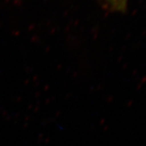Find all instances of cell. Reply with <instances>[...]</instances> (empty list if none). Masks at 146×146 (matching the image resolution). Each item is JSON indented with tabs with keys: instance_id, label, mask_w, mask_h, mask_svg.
Instances as JSON below:
<instances>
[{
	"instance_id": "1",
	"label": "cell",
	"mask_w": 146,
	"mask_h": 146,
	"mask_svg": "<svg viewBox=\"0 0 146 146\" xmlns=\"http://www.w3.org/2000/svg\"><path fill=\"white\" fill-rule=\"evenodd\" d=\"M111 7L116 9H123L125 8L127 0H107Z\"/></svg>"
}]
</instances>
